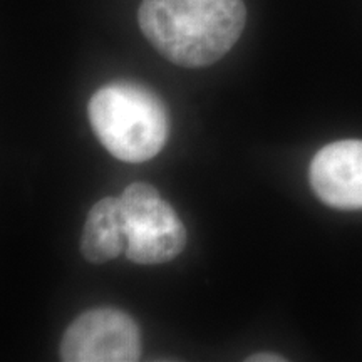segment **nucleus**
I'll list each match as a JSON object with an SVG mask.
<instances>
[{"instance_id":"1","label":"nucleus","mask_w":362,"mask_h":362,"mask_svg":"<svg viewBox=\"0 0 362 362\" xmlns=\"http://www.w3.org/2000/svg\"><path fill=\"white\" fill-rule=\"evenodd\" d=\"M138 22L163 57L194 69L215 64L237 44L247 7L243 0H143Z\"/></svg>"},{"instance_id":"2","label":"nucleus","mask_w":362,"mask_h":362,"mask_svg":"<svg viewBox=\"0 0 362 362\" xmlns=\"http://www.w3.org/2000/svg\"><path fill=\"white\" fill-rule=\"evenodd\" d=\"M89 121L103 146L126 163L155 158L170 133L168 111L161 99L144 86L126 81L93 94Z\"/></svg>"},{"instance_id":"3","label":"nucleus","mask_w":362,"mask_h":362,"mask_svg":"<svg viewBox=\"0 0 362 362\" xmlns=\"http://www.w3.org/2000/svg\"><path fill=\"white\" fill-rule=\"evenodd\" d=\"M126 216V255L141 265L165 264L183 252L187 230L168 202L151 185L136 181L121 194Z\"/></svg>"},{"instance_id":"4","label":"nucleus","mask_w":362,"mask_h":362,"mask_svg":"<svg viewBox=\"0 0 362 362\" xmlns=\"http://www.w3.org/2000/svg\"><path fill=\"white\" fill-rule=\"evenodd\" d=\"M141 357V334L124 312L103 307L84 312L62 336L66 362H134Z\"/></svg>"},{"instance_id":"5","label":"nucleus","mask_w":362,"mask_h":362,"mask_svg":"<svg viewBox=\"0 0 362 362\" xmlns=\"http://www.w3.org/2000/svg\"><path fill=\"white\" fill-rule=\"evenodd\" d=\"M309 178L320 202L339 210H362V139L330 143L314 156Z\"/></svg>"},{"instance_id":"6","label":"nucleus","mask_w":362,"mask_h":362,"mask_svg":"<svg viewBox=\"0 0 362 362\" xmlns=\"http://www.w3.org/2000/svg\"><path fill=\"white\" fill-rule=\"evenodd\" d=\"M128 247L126 216L121 198L106 197L90 208L86 218L81 252L93 264H104L116 259Z\"/></svg>"},{"instance_id":"7","label":"nucleus","mask_w":362,"mask_h":362,"mask_svg":"<svg viewBox=\"0 0 362 362\" xmlns=\"http://www.w3.org/2000/svg\"><path fill=\"white\" fill-rule=\"evenodd\" d=\"M247 361H250V362H280L285 359L277 354H255V356L247 357Z\"/></svg>"}]
</instances>
